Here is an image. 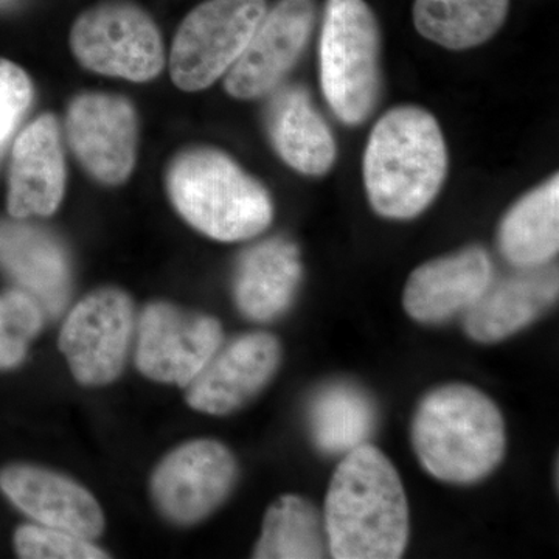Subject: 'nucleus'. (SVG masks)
<instances>
[{
	"mask_svg": "<svg viewBox=\"0 0 559 559\" xmlns=\"http://www.w3.org/2000/svg\"><path fill=\"white\" fill-rule=\"evenodd\" d=\"M336 559H396L409 540V506L399 471L366 443L347 452L331 477L325 510Z\"/></svg>",
	"mask_w": 559,
	"mask_h": 559,
	"instance_id": "1",
	"label": "nucleus"
},
{
	"mask_svg": "<svg viewBox=\"0 0 559 559\" xmlns=\"http://www.w3.org/2000/svg\"><path fill=\"white\" fill-rule=\"evenodd\" d=\"M447 170L443 132L428 110L399 106L371 130L364 153V186L378 215L417 218L436 200Z\"/></svg>",
	"mask_w": 559,
	"mask_h": 559,
	"instance_id": "2",
	"label": "nucleus"
},
{
	"mask_svg": "<svg viewBox=\"0 0 559 559\" xmlns=\"http://www.w3.org/2000/svg\"><path fill=\"white\" fill-rule=\"evenodd\" d=\"M412 444L430 476L448 484H477L506 455V421L481 390L448 384L419 403L412 421Z\"/></svg>",
	"mask_w": 559,
	"mask_h": 559,
	"instance_id": "3",
	"label": "nucleus"
},
{
	"mask_svg": "<svg viewBox=\"0 0 559 559\" xmlns=\"http://www.w3.org/2000/svg\"><path fill=\"white\" fill-rule=\"evenodd\" d=\"M167 187L180 216L213 240H249L274 216L266 189L223 151H183L168 168Z\"/></svg>",
	"mask_w": 559,
	"mask_h": 559,
	"instance_id": "4",
	"label": "nucleus"
},
{
	"mask_svg": "<svg viewBox=\"0 0 559 559\" xmlns=\"http://www.w3.org/2000/svg\"><path fill=\"white\" fill-rule=\"evenodd\" d=\"M381 35L366 0H326L320 35V83L337 119L364 123L381 94Z\"/></svg>",
	"mask_w": 559,
	"mask_h": 559,
	"instance_id": "5",
	"label": "nucleus"
},
{
	"mask_svg": "<svg viewBox=\"0 0 559 559\" xmlns=\"http://www.w3.org/2000/svg\"><path fill=\"white\" fill-rule=\"evenodd\" d=\"M266 0H205L182 21L173 43L170 72L179 90H207L241 57Z\"/></svg>",
	"mask_w": 559,
	"mask_h": 559,
	"instance_id": "6",
	"label": "nucleus"
},
{
	"mask_svg": "<svg viewBox=\"0 0 559 559\" xmlns=\"http://www.w3.org/2000/svg\"><path fill=\"white\" fill-rule=\"evenodd\" d=\"M70 47L84 68L102 75L145 83L164 69L159 28L130 2L92 7L73 24Z\"/></svg>",
	"mask_w": 559,
	"mask_h": 559,
	"instance_id": "7",
	"label": "nucleus"
},
{
	"mask_svg": "<svg viewBox=\"0 0 559 559\" xmlns=\"http://www.w3.org/2000/svg\"><path fill=\"white\" fill-rule=\"evenodd\" d=\"M134 330V307L123 290H95L70 311L60 348L73 377L86 385H103L121 373Z\"/></svg>",
	"mask_w": 559,
	"mask_h": 559,
	"instance_id": "8",
	"label": "nucleus"
},
{
	"mask_svg": "<svg viewBox=\"0 0 559 559\" xmlns=\"http://www.w3.org/2000/svg\"><path fill=\"white\" fill-rule=\"evenodd\" d=\"M221 342L218 320L168 304H153L139 320L135 362L151 380L187 388Z\"/></svg>",
	"mask_w": 559,
	"mask_h": 559,
	"instance_id": "9",
	"label": "nucleus"
},
{
	"mask_svg": "<svg viewBox=\"0 0 559 559\" xmlns=\"http://www.w3.org/2000/svg\"><path fill=\"white\" fill-rule=\"evenodd\" d=\"M237 480V462L224 444L194 440L173 451L154 473V500L168 520L194 524L226 500Z\"/></svg>",
	"mask_w": 559,
	"mask_h": 559,
	"instance_id": "10",
	"label": "nucleus"
},
{
	"mask_svg": "<svg viewBox=\"0 0 559 559\" xmlns=\"http://www.w3.org/2000/svg\"><path fill=\"white\" fill-rule=\"evenodd\" d=\"M316 22L314 0H280L266 11L224 86L238 100L271 94L297 64Z\"/></svg>",
	"mask_w": 559,
	"mask_h": 559,
	"instance_id": "11",
	"label": "nucleus"
},
{
	"mask_svg": "<svg viewBox=\"0 0 559 559\" xmlns=\"http://www.w3.org/2000/svg\"><path fill=\"white\" fill-rule=\"evenodd\" d=\"M66 132L81 165L108 186L130 178L138 157V114L127 98L79 95L68 109Z\"/></svg>",
	"mask_w": 559,
	"mask_h": 559,
	"instance_id": "12",
	"label": "nucleus"
},
{
	"mask_svg": "<svg viewBox=\"0 0 559 559\" xmlns=\"http://www.w3.org/2000/svg\"><path fill=\"white\" fill-rule=\"evenodd\" d=\"M282 348L270 333L237 337L202 367L187 385V401L193 409L226 415L252 400L277 371Z\"/></svg>",
	"mask_w": 559,
	"mask_h": 559,
	"instance_id": "13",
	"label": "nucleus"
},
{
	"mask_svg": "<svg viewBox=\"0 0 559 559\" xmlns=\"http://www.w3.org/2000/svg\"><path fill=\"white\" fill-rule=\"evenodd\" d=\"M492 278V261L480 246L430 260L412 272L407 280L404 310L419 323L439 325L462 312L465 314Z\"/></svg>",
	"mask_w": 559,
	"mask_h": 559,
	"instance_id": "14",
	"label": "nucleus"
},
{
	"mask_svg": "<svg viewBox=\"0 0 559 559\" xmlns=\"http://www.w3.org/2000/svg\"><path fill=\"white\" fill-rule=\"evenodd\" d=\"M66 167L60 128L46 114L21 132L13 146L7 209L11 218L49 216L64 197Z\"/></svg>",
	"mask_w": 559,
	"mask_h": 559,
	"instance_id": "15",
	"label": "nucleus"
},
{
	"mask_svg": "<svg viewBox=\"0 0 559 559\" xmlns=\"http://www.w3.org/2000/svg\"><path fill=\"white\" fill-rule=\"evenodd\" d=\"M0 489L25 514L40 525L66 530L83 538L102 535L100 506L76 481L32 465H13L0 471Z\"/></svg>",
	"mask_w": 559,
	"mask_h": 559,
	"instance_id": "16",
	"label": "nucleus"
},
{
	"mask_svg": "<svg viewBox=\"0 0 559 559\" xmlns=\"http://www.w3.org/2000/svg\"><path fill=\"white\" fill-rule=\"evenodd\" d=\"M509 277L491 280L465 312V331L480 344L506 341L527 329L558 299L557 267H520Z\"/></svg>",
	"mask_w": 559,
	"mask_h": 559,
	"instance_id": "17",
	"label": "nucleus"
},
{
	"mask_svg": "<svg viewBox=\"0 0 559 559\" xmlns=\"http://www.w3.org/2000/svg\"><path fill=\"white\" fill-rule=\"evenodd\" d=\"M0 271L38 301L44 314H60L68 304V255L47 230L16 218L0 221Z\"/></svg>",
	"mask_w": 559,
	"mask_h": 559,
	"instance_id": "18",
	"label": "nucleus"
},
{
	"mask_svg": "<svg viewBox=\"0 0 559 559\" xmlns=\"http://www.w3.org/2000/svg\"><path fill=\"white\" fill-rule=\"evenodd\" d=\"M266 127L278 156L294 170L318 178L333 167L337 154L333 132L304 87H283L272 95Z\"/></svg>",
	"mask_w": 559,
	"mask_h": 559,
	"instance_id": "19",
	"label": "nucleus"
},
{
	"mask_svg": "<svg viewBox=\"0 0 559 559\" xmlns=\"http://www.w3.org/2000/svg\"><path fill=\"white\" fill-rule=\"evenodd\" d=\"M300 252L285 238H271L242 253L235 272V300L242 314L270 322L288 310L299 289Z\"/></svg>",
	"mask_w": 559,
	"mask_h": 559,
	"instance_id": "20",
	"label": "nucleus"
},
{
	"mask_svg": "<svg viewBox=\"0 0 559 559\" xmlns=\"http://www.w3.org/2000/svg\"><path fill=\"white\" fill-rule=\"evenodd\" d=\"M499 249L518 267L546 266L559 249V179L522 197L499 226Z\"/></svg>",
	"mask_w": 559,
	"mask_h": 559,
	"instance_id": "21",
	"label": "nucleus"
},
{
	"mask_svg": "<svg viewBox=\"0 0 559 559\" xmlns=\"http://www.w3.org/2000/svg\"><path fill=\"white\" fill-rule=\"evenodd\" d=\"M308 421L320 451L345 455L373 436L378 412L369 393L359 385L331 382L312 399Z\"/></svg>",
	"mask_w": 559,
	"mask_h": 559,
	"instance_id": "22",
	"label": "nucleus"
},
{
	"mask_svg": "<svg viewBox=\"0 0 559 559\" xmlns=\"http://www.w3.org/2000/svg\"><path fill=\"white\" fill-rule=\"evenodd\" d=\"M509 7L510 0H415L414 24L444 49H473L500 31Z\"/></svg>",
	"mask_w": 559,
	"mask_h": 559,
	"instance_id": "23",
	"label": "nucleus"
},
{
	"mask_svg": "<svg viewBox=\"0 0 559 559\" xmlns=\"http://www.w3.org/2000/svg\"><path fill=\"white\" fill-rule=\"evenodd\" d=\"M329 554L323 513L305 498L282 496L267 510L253 558L312 559Z\"/></svg>",
	"mask_w": 559,
	"mask_h": 559,
	"instance_id": "24",
	"label": "nucleus"
},
{
	"mask_svg": "<svg viewBox=\"0 0 559 559\" xmlns=\"http://www.w3.org/2000/svg\"><path fill=\"white\" fill-rule=\"evenodd\" d=\"M43 323V308L27 293L13 289L0 294V370L20 366Z\"/></svg>",
	"mask_w": 559,
	"mask_h": 559,
	"instance_id": "25",
	"label": "nucleus"
},
{
	"mask_svg": "<svg viewBox=\"0 0 559 559\" xmlns=\"http://www.w3.org/2000/svg\"><path fill=\"white\" fill-rule=\"evenodd\" d=\"M17 555L25 559H102L108 558L91 539L47 527V525H22L14 535Z\"/></svg>",
	"mask_w": 559,
	"mask_h": 559,
	"instance_id": "26",
	"label": "nucleus"
},
{
	"mask_svg": "<svg viewBox=\"0 0 559 559\" xmlns=\"http://www.w3.org/2000/svg\"><path fill=\"white\" fill-rule=\"evenodd\" d=\"M32 98L33 86L27 73L14 62L0 58V145L31 108Z\"/></svg>",
	"mask_w": 559,
	"mask_h": 559,
	"instance_id": "27",
	"label": "nucleus"
},
{
	"mask_svg": "<svg viewBox=\"0 0 559 559\" xmlns=\"http://www.w3.org/2000/svg\"><path fill=\"white\" fill-rule=\"evenodd\" d=\"M0 2H5V0H0Z\"/></svg>",
	"mask_w": 559,
	"mask_h": 559,
	"instance_id": "28",
	"label": "nucleus"
}]
</instances>
